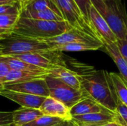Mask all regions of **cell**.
<instances>
[{
  "label": "cell",
  "instance_id": "1",
  "mask_svg": "<svg viewBox=\"0 0 127 126\" xmlns=\"http://www.w3.org/2000/svg\"><path fill=\"white\" fill-rule=\"evenodd\" d=\"M76 72L80 77L81 90L86 96L115 113L118 99L109 73L106 70H95L87 65H80Z\"/></svg>",
  "mask_w": 127,
  "mask_h": 126
},
{
  "label": "cell",
  "instance_id": "2",
  "mask_svg": "<svg viewBox=\"0 0 127 126\" xmlns=\"http://www.w3.org/2000/svg\"><path fill=\"white\" fill-rule=\"evenodd\" d=\"M71 27L66 21H45L19 16L13 32L16 34L39 40L59 36Z\"/></svg>",
  "mask_w": 127,
  "mask_h": 126
},
{
  "label": "cell",
  "instance_id": "3",
  "mask_svg": "<svg viewBox=\"0 0 127 126\" xmlns=\"http://www.w3.org/2000/svg\"><path fill=\"white\" fill-rule=\"evenodd\" d=\"M92 6L106 20L117 39L127 35V13L124 0H90Z\"/></svg>",
  "mask_w": 127,
  "mask_h": 126
},
{
  "label": "cell",
  "instance_id": "4",
  "mask_svg": "<svg viewBox=\"0 0 127 126\" xmlns=\"http://www.w3.org/2000/svg\"><path fill=\"white\" fill-rule=\"evenodd\" d=\"M0 56H16L31 52L50 50V46L45 42L22 36L14 33L0 39Z\"/></svg>",
  "mask_w": 127,
  "mask_h": 126
},
{
  "label": "cell",
  "instance_id": "5",
  "mask_svg": "<svg viewBox=\"0 0 127 126\" xmlns=\"http://www.w3.org/2000/svg\"><path fill=\"white\" fill-rule=\"evenodd\" d=\"M45 81L49 89V97L61 102L69 108L87 97L82 90H77L57 78L48 76Z\"/></svg>",
  "mask_w": 127,
  "mask_h": 126
},
{
  "label": "cell",
  "instance_id": "6",
  "mask_svg": "<svg viewBox=\"0 0 127 126\" xmlns=\"http://www.w3.org/2000/svg\"><path fill=\"white\" fill-rule=\"evenodd\" d=\"M63 19L71 27L87 31L95 36L74 0H53ZM96 37V36H95ZM97 38V37H96Z\"/></svg>",
  "mask_w": 127,
  "mask_h": 126
},
{
  "label": "cell",
  "instance_id": "7",
  "mask_svg": "<svg viewBox=\"0 0 127 126\" xmlns=\"http://www.w3.org/2000/svg\"><path fill=\"white\" fill-rule=\"evenodd\" d=\"M42 41L46 42L50 46V48L54 45H60L68 43H74V42H84V43L101 42L92 33L76 27H71L70 30H67L66 32L59 36L43 39Z\"/></svg>",
  "mask_w": 127,
  "mask_h": 126
},
{
  "label": "cell",
  "instance_id": "8",
  "mask_svg": "<svg viewBox=\"0 0 127 126\" xmlns=\"http://www.w3.org/2000/svg\"><path fill=\"white\" fill-rule=\"evenodd\" d=\"M89 23L95 36L103 43L109 44L117 42V37L98 11L92 6L89 11Z\"/></svg>",
  "mask_w": 127,
  "mask_h": 126
},
{
  "label": "cell",
  "instance_id": "9",
  "mask_svg": "<svg viewBox=\"0 0 127 126\" xmlns=\"http://www.w3.org/2000/svg\"><path fill=\"white\" fill-rule=\"evenodd\" d=\"M4 89L44 97L50 96L48 87L44 79H33L25 82L4 85Z\"/></svg>",
  "mask_w": 127,
  "mask_h": 126
},
{
  "label": "cell",
  "instance_id": "10",
  "mask_svg": "<svg viewBox=\"0 0 127 126\" xmlns=\"http://www.w3.org/2000/svg\"><path fill=\"white\" fill-rule=\"evenodd\" d=\"M0 95L18 103L22 108H30L36 109H39L40 106L46 98L44 97L35 96L5 89L0 93Z\"/></svg>",
  "mask_w": 127,
  "mask_h": 126
},
{
  "label": "cell",
  "instance_id": "11",
  "mask_svg": "<svg viewBox=\"0 0 127 126\" xmlns=\"http://www.w3.org/2000/svg\"><path fill=\"white\" fill-rule=\"evenodd\" d=\"M43 115L61 118L64 120H71L72 117L70 114V108L61 102L48 97L44 100L39 108Z\"/></svg>",
  "mask_w": 127,
  "mask_h": 126
},
{
  "label": "cell",
  "instance_id": "12",
  "mask_svg": "<svg viewBox=\"0 0 127 126\" xmlns=\"http://www.w3.org/2000/svg\"><path fill=\"white\" fill-rule=\"evenodd\" d=\"M48 71L49 76L57 78L77 90H81L80 77L75 71H72L64 66L62 63H60L55 65Z\"/></svg>",
  "mask_w": 127,
  "mask_h": 126
},
{
  "label": "cell",
  "instance_id": "13",
  "mask_svg": "<svg viewBox=\"0 0 127 126\" xmlns=\"http://www.w3.org/2000/svg\"><path fill=\"white\" fill-rule=\"evenodd\" d=\"M71 120L77 124L82 126H99L109 122L115 121V114L109 110H106L98 113L73 116Z\"/></svg>",
  "mask_w": 127,
  "mask_h": 126
},
{
  "label": "cell",
  "instance_id": "14",
  "mask_svg": "<svg viewBox=\"0 0 127 126\" xmlns=\"http://www.w3.org/2000/svg\"><path fill=\"white\" fill-rule=\"evenodd\" d=\"M48 76H49V71L46 73H35V72H29V71L10 70L7 75L3 79L1 82L4 85H7L25 82L33 79H45Z\"/></svg>",
  "mask_w": 127,
  "mask_h": 126
},
{
  "label": "cell",
  "instance_id": "15",
  "mask_svg": "<svg viewBox=\"0 0 127 126\" xmlns=\"http://www.w3.org/2000/svg\"><path fill=\"white\" fill-rule=\"evenodd\" d=\"M107 110L89 97H86L70 108L71 117L98 113Z\"/></svg>",
  "mask_w": 127,
  "mask_h": 126
},
{
  "label": "cell",
  "instance_id": "16",
  "mask_svg": "<svg viewBox=\"0 0 127 126\" xmlns=\"http://www.w3.org/2000/svg\"><path fill=\"white\" fill-rule=\"evenodd\" d=\"M13 112V126H23L42 116L39 109L22 108Z\"/></svg>",
  "mask_w": 127,
  "mask_h": 126
},
{
  "label": "cell",
  "instance_id": "17",
  "mask_svg": "<svg viewBox=\"0 0 127 126\" xmlns=\"http://www.w3.org/2000/svg\"><path fill=\"white\" fill-rule=\"evenodd\" d=\"M103 48L114 61L120 71V75L127 85V62L121 56L116 42L103 44Z\"/></svg>",
  "mask_w": 127,
  "mask_h": 126
},
{
  "label": "cell",
  "instance_id": "18",
  "mask_svg": "<svg viewBox=\"0 0 127 126\" xmlns=\"http://www.w3.org/2000/svg\"><path fill=\"white\" fill-rule=\"evenodd\" d=\"M103 44L102 42L97 43H84V42H74L68 43L60 45L51 46L50 50L51 51H69V52H79L87 50H96L103 48Z\"/></svg>",
  "mask_w": 127,
  "mask_h": 126
},
{
  "label": "cell",
  "instance_id": "19",
  "mask_svg": "<svg viewBox=\"0 0 127 126\" xmlns=\"http://www.w3.org/2000/svg\"><path fill=\"white\" fill-rule=\"evenodd\" d=\"M0 58L5 62L9 66L10 70L21 71H29L35 73H46L48 72V70H45L37 66L29 64L26 62L22 61L16 58L10 56H0Z\"/></svg>",
  "mask_w": 127,
  "mask_h": 126
},
{
  "label": "cell",
  "instance_id": "20",
  "mask_svg": "<svg viewBox=\"0 0 127 126\" xmlns=\"http://www.w3.org/2000/svg\"><path fill=\"white\" fill-rule=\"evenodd\" d=\"M47 10H53L62 15L53 0H28L21 4V11H42Z\"/></svg>",
  "mask_w": 127,
  "mask_h": 126
},
{
  "label": "cell",
  "instance_id": "21",
  "mask_svg": "<svg viewBox=\"0 0 127 126\" xmlns=\"http://www.w3.org/2000/svg\"><path fill=\"white\" fill-rule=\"evenodd\" d=\"M19 16L29 18V19H33L45 20V21H55V22L65 21L62 15L51 10H42V11H23L22 10Z\"/></svg>",
  "mask_w": 127,
  "mask_h": 126
},
{
  "label": "cell",
  "instance_id": "22",
  "mask_svg": "<svg viewBox=\"0 0 127 126\" xmlns=\"http://www.w3.org/2000/svg\"><path fill=\"white\" fill-rule=\"evenodd\" d=\"M110 78L112 81L118 99L120 102L127 106V85L124 81L120 74L109 73Z\"/></svg>",
  "mask_w": 127,
  "mask_h": 126
},
{
  "label": "cell",
  "instance_id": "23",
  "mask_svg": "<svg viewBox=\"0 0 127 126\" xmlns=\"http://www.w3.org/2000/svg\"><path fill=\"white\" fill-rule=\"evenodd\" d=\"M19 15H0V39L10 35L14 30Z\"/></svg>",
  "mask_w": 127,
  "mask_h": 126
},
{
  "label": "cell",
  "instance_id": "24",
  "mask_svg": "<svg viewBox=\"0 0 127 126\" xmlns=\"http://www.w3.org/2000/svg\"><path fill=\"white\" fill-rule=\"evenodd\" d=\"M63 121H64V120L61 118L42 115L23 126H54Z\"/></svg>",
  "mask_w": 127,
  "mask_h": 126
},
{
  "label": "cell",
  "instance_id": "25",
  "mask_svg": "<svg viewBox=\"0 0 127 126\" xmlns=\"http://www.w3.org/2000/svg\"><path fill=\"white\" fill-rule=\"evenodd\" d=\"M115 114V121L121 126H127V106L118 100Z\"/></svg>",
  "mask_w": 127,
  "mask_h": 126
},
{
  "label": "cell",
  "instance_id": "26",
  "mask_svg": "<svg viewBox=\"0 0 127 126\" xmlns=\"http://www.w3.org/2000/svg\"><path fill=\"white\" fill-rule=\"evenodd\" d=\"M77 5L78 6L83 16L84 17L85 20L89 25L90 28V23H89V11L90 8L92 6V4L90 0H74Z\"/></svg>",
  "mask_w": 127,
  "mask_h": 126
},
{
  "label": "cell",
  "instance_id": "27",
  "mask_svg": "<svg viewBox=\"0 0 127 126\" xmlns=\"http://www.w3.org/2000/svg\"><path fill=\"white\" fill-rule=\"evenodd\" d=\"M21 13L20 2L13 4L0 5V15H19Z\"/></svg>",
  "mask_w": 127,
  "mask_h": 126
},
{
  "label": "cell",
  "instance_id": "28",
  "mask_svg": "<svg viewBox=\"0 0 127 126\" xmlns=\"http://www.w3.org/2000/svg\"><path fill=\"white\" fill-rule=\"evenodd\" d=\"M13 124L12 111H0V126H8Z\"/></svg>",
  "mask_w": 127,
  "mask_h": 126
},
{
  "label": "cell",
  "instance_id": "29",
  "mask_svg": "<svg viewBox=\"0 0 127 126\" xmlns=\"http://www.w3.org/2000/svg\"><path fill=\"white\" fill-rule=\"evenodd\" d=\"M116 44L121 56L127 62V35L124 39H117Z\"/></svg>",
  "mask_w": 127,
  "mask_h": 126
},
{
  "label": "cell",
  "instance_id": "30",
  "mask_svg": "<svg viewBox=\"0 0 127 126\" xmlns=\"http://www.w3.org/2000/svg\"><path fill=\"white\" fill-rule=\"evenodd\" d=\"M10 68L7 65V64L4 62L0 58V80H3V79L7 75V74L10 71Z\"/></svg>",
  "mask_w": 127,
  "mask_h": 126
},
{
  "label": "cell",
  "instance_id": "31",
  "mask_svg": "<svg viewBox=\"0 0 127 126\" xmlns=\"http://www.w3.org/2000/svg\"><path fill=\"white\" fill-rule=\"evenodd\" d=\"M54 126H75V124L71 120H64L62 123Z\"/></svg>",
  "mask_w": 127,
  "mask_h": 126
},
{
  "label": "cell",
  "instance_id": "32",
  "mask_svg": "<svg viewBox=\"0 0 127 126\" xmlns=\"http://www.w3.org/2000/svg\"><path fill=\"white\" fill-rule=\"evenodd\" d=\"M20 2L19 0H0V5L3 4H13Z\"/></svg>",
  "mask_w": 127,
  "mask_h": 126
},
{
  "label": "cell",
  "instance_id": "33",
  "mask_svg": "<svg viewBox=\"0 0 127 126\" xmlns=\"http://www.w3.org/2000/svg\"><path fill=\"white\" fill-rule=\"evenodd\" d=\"M121 126L119 123H118L116 121H112V122H109V123H105L103 125H101V126Z\"/></svg>",
  "mask_w": 127,
  "mask_h": 126
},
{
  "label": "cell",
  "instance_id": "34",
  "mask_svg": "<svg viewBox=\"0 0 127 126\" xmlns=\"http://www.w3.org/2000/svg\"><path fill=\"white\" fill-rule=\"evenodd\" d=\"M4 90V85H3L1 80H0V93H1V91H3Z\"/></svg>",
  "mask_w": 127,
  "mask_h": 126
},
{
  "label": "cell",
  "instance_id": "35",
  "mask_svg": "<svg viewBox=\"0 0 127 126\" xmlns=\"http://www.w3.org/2000/svg\"><path fill=\"white\" fill-rule=\"evenodd\" d=\"M19 1H20V4H22V3H24V2H25V1H28V0H19Z\"/></svg>",
  "mask_w": 127,
  "mask_h": 126
},
{
  "label": "cell",
  "instance_id": "36",
  "mask_svg": "<svg viewBox=\"0 0 127 126\" xmlns=\"http://www.w3.org/2000/svg\"><path fill=\"white\" fill-rule=\"evenodd\" d=\"M73 121V120H72ZM74 122V121H73ZM74 124H75V126H82V125H79V124H77L76 123H74Z\"/></svg>",
  "mask_w": 127,
  "mask_h": 126
},
{
  "label": "cell",
  "instance_id": "37",
  "mask_svg": "<svg viewBox=\"0 0 127 126\" xmlns=\"http://www.w3.org/2000/svg\"><path fill=\"white\" fill-rule=\"evenodd\" d=\"M0 53H1V46H0Z\"/></svg>",
  "mask_w": 127,
  "mask_h": 126
},
{
  "label": "cell",
  "instance_id": "38",
  "mask_svg": "<svg viewBox=\"0 0 127 126\" xmlns=\"http://www.w3.org/2000/svg\"><path fill=\"white\" fill-rule=\"evenodd\" d=\"M13 126V124H12V125H10V126Z\"/></svg>",
  "mask_w": 127,
  "mask_h": 126
}]
</instances>
